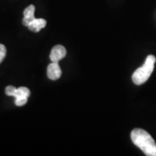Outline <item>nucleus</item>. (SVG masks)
Here are the masks:
<instances>
[{"mask_svg":"<svg viewBox=\"0 0 156 156\" xmlns=\"http://www.w3.org/2000/svg\"><path fill=\"white\" fill-rule=\"evenodd\" d=\"M131 140L135 146L147 156H156V143L154 140L146 130L134 128L131 132Z\"/></svg>","mask_w":156,"mask_h":156,"instance_id":"1","label":"nucleus"},{"mask_svg":"<svg viewBox=\"0 0 156 156\" xmlns=\"http://www.w3.org/2000/svg\"><path fill=\"white\" fill-rule=\"evenodd\" d=\"M156 62L155 56L153 55L147 56L144 64L140 68H138L132 76V80L134 84L140 85L146 83L148 78L150 77L151 74L154 71V63Z\"/></svg>","mask_w":156,"mask_h":156,"instance_id":"2","label":"nucleus"},{"mask_svg":"<svg viewBox=\"0 0 156 156\" xmlns=\"http://www.w3.org/2000/svg\"><path fill=\"white\" fill-rule=\"evenodd\" d=\"M5 94L9 96H14L16 98L15 104L17 106H23L27 101L28 97L30 95V91L26 87H20V88H15L14 86H7L5 88Z\"/></svg>","mask_w":156,"mask_h":156,"instance_id":"3","label":"nucleus"},{"mask_svg":"<svg viewBox=\"0 0 156 156\" xmlns=\"http://www.w3.org/2000/svg\"><path fill=\"white\" fill-rule=\"evenodd\" d=\"M62 75L61 68L58 64V62H52L47 68V76L50 80H57Z\"/></svg>","mask_w":156,"mask_h":156,"instance_id":"4","label":"nucleus"},{"mask_svg":"<svg viewBox=\"0 0 156 156\" xmlns=\"http://www.w3.org/2000/svg\"><path fill=\"white\" fill-rule=\"evenodd\" d=\"M66 49L62 45H56L50 52V60L52 62H59L66 56Z\"/></svg>","mask_w":156,"mask_h":156,"instance_id":"5","label":"nucleus"},{"mask_svg":"<svg viewBox=\"0 0 156 156\" xmlns=\"http://www.w3.org/2000/svg\"><path fill=\"white\" fill-rule=\"evenodd\" d=\"M35 6L33 5H29L24 11H23V24L24 26H27L35 19Z\"/></svg>","mask_w":156,"mask_h":156,"instance_id":"6","label":"nucleus"},{"mask_svg":"<svg viewBox=\"0 0 156 156\" xmlns=\"http://www.w3.org/2000/svg\"><path fill=\"white\" fill-rule=\"evenodd\" d=\"M46 26V20L44 18H35L28 25V28L33 32H38Z\"/></svg>","mask_w":156,"mask_h":156,"instance_id":"7","label":"nucleus"},{"mask_svg":"<svg viewBox=\"0 0 156 156\" xmlns=\"http://www.w3.org/2000/svg\"><path fill=\"white\" fill-rule=\"evenodd\" d=\"M6 56V48L4 44H0V63Z\"/></svg>","mask_w":156,"mask_h":156,"instance_id":"8","label":"nucleus"}]
</instances>
